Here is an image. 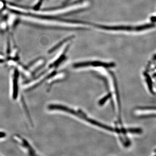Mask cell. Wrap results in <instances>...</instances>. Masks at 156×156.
I'll return each mask as SVG.
<instances>
[{
    "label": "cell",
    "instance_id": "obj_1",
    "mask_svg": "<svg viewBox=\"0 0 156 156\" xmlns=\"http://www.w3.org/2000/svg\"><path fill=\"white\" fill-rule=\"evenodd\" d=\"M21 73L17 68L11 67L10 72V94L11 100L19 101L23 110L28 108L22 94V84L21 83Z\"/></svg>",
    "mask_w": 156,
    "mask_h": 156
},
{
    "label": "cell",
    "instance_id": "obj_2",
    "mask_svg": "<svg viewBox=\"0 0 156 156\" xmlns=\"http://www.w3.org/2000/svg\"><path fill=\"white\" fill-rule=\"evenodd\" d=\"M12 140L26 154L29 156L37 155V151L31 143L24 136L18 134H14L12 136Z\"/></svg>",
    "mask_w": 156,
    "mask_h": 156
},
{
    "label": "cell",
    "instance_id": "obj_3",
    "mask_svg": "<svg viewBox=\"0 0 156 156\" xmlns=\"http://www.w3.org/2000/svg\"><path fill=\"white\" fill-rule=\"evenodd\" d=\"M114 63H109L100 61H89L74 63L73 65V66L76 69L88 67H101L109 69L114 67Z\"/></svg>",
    "mask_w": 156,
    "mask_h": 156
},
{
    "label": "cell",
    "instance_id": "obj_4",
    "mask_svg": "<svg viewBox=\"0 0 156 156\" xmlns=\"http://www.w3.org/2000/svg\"><path fill=\"white\" fill-rule=\"evenodd\" d=\"M8 137V133L6 131L0 129V142L4 141Z\"/></svg>",
    "mask_w": 156,
    "mask_h": 156
},
{
    "label": "cell",
    "instance_id": "obj_5",
    "mask_svg": "<svg viewBox=\"0 0 156 156\" xmlns=\"http://www.w3.org/2000/svg\"><path fill=\"white\" fill-rule=\"evenodd\" d=\"M4 5H5L4 3L0 2V11L4 8V7H4Z\"/></svg>",
    "mask_w": 156,
    "mask_h": 156
}]
</instances>
